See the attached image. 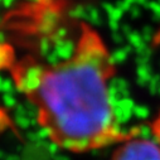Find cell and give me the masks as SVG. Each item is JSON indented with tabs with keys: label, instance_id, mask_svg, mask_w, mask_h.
I'll return each mask as SVG.
<instances>
[{
	"label": "cell",
	"instance_id": "obj_1",
	"mask_svg": "<svg viewBox=\"0 0 160 160\" xmlns=\"http://www.w3.org/2000/svg\"><path fill=\"white\" fill-rule=\"evenodd\" d=\"M115 73L106 42L88 23H81L72 52L62 61L24 58L12 68L15 87L35 108L48 139L74 154L115 146L134 132L121 128L112 106Z\"/></svg>",
	"mask_w": 160,
	"mask_h": 160
},
{
	"label": "cell",
	"instance_id": "obj_2",
	"mask_svg": "<svg viewBox=\"0 0 160 160\" xmlns=\"http://www.w3.org/2000/svg\"><path fill=\"white\" fill-rule=\"evenodd\" d=\"M110 160H160V146L154 139L139 136V132L134 131L115 145Z\"/></svg>",
	"mask_w": 160,
	"mask_h": 160
},
{
	"label": "cell",
	"instance_id": "obj_3",
	"mask_svg": "<svg viewBox=\"0 0 160 160\" xmlns=\"http://www.w3.org/2000/svg\"><path fill=\"white\" fill-rule=\"evenodd\" d=\"M150 130H151V135H152L154 140H155V141L159 144V146H160V108H159L156 116L154 117V120L151 121Z\"/></svg>",
	"mask_w": 160,
	"mask_h": 160
}]
</instances>
